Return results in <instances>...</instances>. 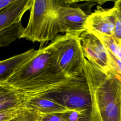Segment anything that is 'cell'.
I'll use <instances>...</instances> for the list:
<instances>
[{"label":"cell","instance_id":"obj_1","mask_svg":"<svg viewBox=\"0 0 121 121\" xmlns=\"http://www.w3.org/2000/svg\"><path fill=\"white\" fill-rule=\"evenodd\" d=\"M80 72L70 75L59 74L52 61L49 44L19 68L6 82L25 97L53 98L78 85Z\"/></svg>","mask_w":121,"mask_h":121},{"label":"cell","instance_id":"obj_2","mask_svg":"<svg viewBox=\"0 0 121 121\" xmlns=\"http://www.w3.org/2000/svg\"><path fill=\"white\" fill-rule=\"evenodd\" d=\"M83 70L91 100L90 121H121V75L103 70L85 57Z\"/></svg>","mask_w":121,"mask_h":121},{"label":"cell","instance_id":"obj_3","mask_svg":"<svg viewBox=\"0 0 121 121\" xmlns=\"http://www.w3.org/2000/svg\"><path fill=\"white\" fill-rule=\"evenodd\" d=\"M62 0H33L29 20L21 38L40 43V48L60 33L57 12Z\"/></svg>","mask_w":121,"mask_h":121},{"label":"cell","instance_id":"obj_4","mask_svg":"<svg viewBox=\"0 0 121 121\" xmlns=\"http://www.w3.org/2000/svg\"><path fill=\"white\" fill-rule=\"evenodd\" d=\"M49 45L53 66L58 73L70 75L83 70L84 54L79 37L58 35Z\"/></svg>","mask_w":121,"mask_h":121},{"label":"cell","instance_id":"obj_5","mask_svg":"<svg viewBox=\"0 0 121 121\" xmlns=\"http://www.w3.org/2000/svg\"><path fill=\"white\" fill-rule=\"evenodd\" d=\"M75 1L62 0L57 12L60 33L78 36L86 30V22L88 15L81 8L74 6Z\"/></svg>","mask_w":121,"mask_h":121},{"label":"cell","instance_id":"obj_6","mask_svg":"<svg viewBox=\"0 0 121 121\" xmlns=\"http://www.w3.org/2000/svg\"><path fill=\"white\" fill-rule=\"evenodd\" d=\"M79 39L86 59L105 71L112 69L107 50L96 35L86 30L80 35Z\"/></svg>","mask_w":121,"mask_h":121},{"label":"cell","instance_id":"obj_7","mask_svg":"<svg viewBox=\"0 0 121 121\" xmlns=\"http://www.w3.org/2000/svg\"><path fill=\"white\" fill-rule=\"evenodd\" d=\"M115 23V9H104L98 7L88 15L86 22V30L99 35L113 36Z\"/></svg>","mask_w":121,"mask_h":121},{"label":"cell","instance_id":"obj_8","mask_svg":"<svg viewBox=\"0 0 121 121\" xmlns=\"http://www.w3.org/2000/svg\"><path fill=\"white\" fill-rule=\"evenodd\" d=\"M52 99L71 110H91V100L87 84L67 90Z\"/></svg>","mask_w":121,"mask_h":121},{"label":"cell","instance_id":"obj_9","mask_svg":"<svg viewBox=\"0 0 121 121\" xmlns=\"http://www.w3.org/2000/svg\"><path fill=\"white\" fill-rule=\"evenodd\" d=\"M23 107L42 115L63 113L76 111L46 97H25Z\"/></svg>","mask_w":121,"mask_h":121},{"label":"cell","instance_id":"obj_10","mask_svg":"<svg viewBox=\"0 0 121 121\" xmlns=\"http://www.w3.org/2000/svg\"><path fill=\"white\" fill-rule=\"evenodd\" d=\"M33 0H14L0 9V31L20 22L25 12L30 10Z\"/></svg>","mask_w":121,"mask_h":121},{"label":"cell","instance_id":"obj_11","mask_svg":"<svg viewBox=\"0 0 121 121\" xmlns=\"http://www.w3.org/2000/svg\"><path fill=\"white\" fill-rule=\"evenodd\" d=\"M37 50L31 49L27 51L0 61V83H6L10 76L21 66L32 58Z\"/></svg>","mask_w":121,"mask_h":121},{"label":"cell","instance_id":"obj_12","mask_svg":"<svg viewBox=\"0 0 121 121\" xmlns=\"http://www.w3.org/2000/svg\"><path fill=\"white\" fill-rule=\"evenodd\" d=\"M25 99L7 83H0V111L23 106Z\"/></svg>","mask_w":121,"mask_h":121},{"label":"cell","instance_id":"obj_13","mask_svg":"<svg viewBox=\"0 0 121 121\" xmlns=\"http://www.w3.org/2000/svg\"><path fill=\"white\" fill-rule=\"evenodd\" d=\"M24 27L21 22L14 24L0 31V48L9 46L11 43L20 38Z\"/></svg>","mask_w":121,"mask_h":121},{"label":"cell","instance_id":"obj_14","mask_svg":"<svg viewBox=\"0 0 121 121\" xmlns=\"http://www.w3.org/2000/svg\"><path fill=\"white\" fill-rule=\"evenodd\" d=\"M97 36L100 39L104 46L109 51L121 60V47L119 43L112 36Z\"/></svg>","mask_w":121,"mask_h":121},{"label":"cell","instance_id":"obj_15","mask_svg":"<svg viewBox=\"0 0 121 121\" xmlns=\"http://www.w3.org/2000/svg\"><path fill=\"white\" fill-rule=\"evenodd\" d=\"M43 115L23 107L21 111L8 121H41Z\"/></svg>","mask_w":121,"mask_h":121},{"label":"cell","instance_id":"obj_16","mask_svg":"<svg viewBox=\"0 0 121 121\" xmlns=\"http://www.w3.org/2000/svg\"><path fill=\"white\" fill-rule=\"evenodd\" d=\"M63 114L67 121H90L91 110H76Z\"/></svg>","mask_w":121,"mask_h":121},{"label":"cell","instance_id":"obj_17","mask_svg":"<svg viewBox=\"0 0 121 121\" xmlns=\"http://www.w3.org/2000/svg\"><path fill=\"white\" fill-rule=\"evenodd\" d=\"M23 106L9 109L0 111V121H8L18 113L22 109Z\"/></svg>","mask_w":121,"mask_h":121},{"label":"cell","instance_id":"obj_18","mask_svg":"<svg viewBox=\"0 0 121 121\" xmlns=\"http://www.w3.org/2000/svg\"><path fill=\"white\" fill-rule=\"evenodd\" d=\"M114 9H115V23H114V33L112 37L116 41H118V40H121V17H120L117 10L115 8Z\"/></svg>","mask_w":121,"mask_h":121},{"label":"cell","instance_id":"obj_19","mask_svg":"<svg viewBox=\"0 0 121 121\" xmlns=\"http://www.w3.org/2000/svg\"><path fill=\"white\" fill-rule=\"evenodd\" d=\"M107 50L110 59L112 69L121 75V60L113 55L107 49Z\"/></svg>","mask_w":121,"mask_h":121},{"label":"cell","instance_id":"obj_20","mask_svg":"<svg viewBox=\"0 0 121 121\" xmlns=\"http://www.w3.org/2000/svg\"><path fill=\"white\" fill-rule=\"evenodd\" d=\"M41 121H67L63 113L43 115Z\"/></svg>","mask_w":121,"mask_h":121},{"label":"cell","instance_id":"obj_21","mask_svg":"<svg viewBox=\"0 0 121 121\" xmlns=\"http://www.w3.org/2000/svg\"><path fill=\"white\" fill-rule=\"evenodd\" d=\"M14 0H0V9L14 1Z\"/></svg>","mask_w":121,"mask_h":121},{"label":"cell","instance_id":"obj_22","mask_svg":"<svg viewBox=\"0 0 121 121\" xmlns=\"http://www.w3.org/2000/svg\"><path fill=\"white\" fill-rule=\"evenodd\" d=\"M113 7L117 10L121 17V0L115 1Z\"/></svg>","mask_w":121,"mask_h":121}]
</instances>
